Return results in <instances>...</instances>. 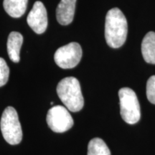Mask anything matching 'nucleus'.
I'll return each mask as SVG.
<instances>
[{"label":"nucleus","instance_id":"obj_6","mask_svg":"<svg viewBox=\"0 0 155 155\" xmlns=\"http://www.w3.org/2000/svg\"><path fill=\"white\" fill-rule=\"evenodd\" d=\"M82 55V48L80 45L77 42H71L56 50L54 60L61 68L71 69L80 63Z\"/></svg>","mask_w":155,"mask_h":155},{"label":"nucleus","instance_id":"obj_4","mask_svg":"<svg viewBox=\"0 0 155 155\" xmlns=\"http://www.w3.org/2000/svg\"><path fill=\"white\" fill-rule=\"evenodd\" d=\"M120 113L126 123L134 124L141 117L140 106L137 95L132 89L122 88L119 91Z\"/></svg>","mask_w":155,"mask_h":155},{"label":"nucleus","instance_id":"obj_9","mask_svg":"<svg viewBox=\"0 0 155 155\" xmlns=\"http://www.w3.org/2000/svg\"><path fill=\"white\" fill-rule=\"evenodd\" d=\"M23 42V37L19 32H12L7 40V53L10 60L14 63H18L20 60V49Z\"/></svg>","mask_w":155,"mask_h":155},{"label":"nucleus","instance_id":"obj_5","mask_svg":"<svg viewBox=\"0 0 155 155\" xmlns=\"http://www.w3.org/2000/svg\"><path fill=\"white\" fill-rule=\"evenodd\" d=\"M48 127L56 133H63L73 127V119L66 107L55 106L50 108L46 117Z\"/></svg>","mask_w":155,"mask_h":155},{"label":"nucleus","instance_id":"obj_13","mask_svg":"<svg viewBox=\"0 0 155 155\" xmlns=\"http://www.w3.org/2000/svg\"><path fill=\"white\" fill-rule=\"evenodd\" d=\"M9 68L2 58H0V87L4 86L9 80Z\"/></svg>","mask_w":155,"mask_h":155},{"label":"nucleus","instance_id":"obj_11","mask_svg":"<svg viewBox=\"0 0 155 155\" xmlns=\"http://www.w3.org/2000/svg\"><path fill=\"white\" fill-rule=\"evenodd\" d=\"M28 0H4L3 7L6 12L14 18H19L25 13Z\"/></svg>","mask_w":155,"mask_h":155},{"label":"nucleus","instance_id":"obj_3","mask_svg":"<svg viewBox=\"0 0 155 155\" xmlns=\"http://www.w3.org/2000/svg\"><path fill=\"white\" fill-rule=\"evenodd\" d=\"M0 128L4 139L11 145H16L22 139V130L16 110L12 106L5 109L1 121Z\"/></svg>","mask_w":155,"mask_h":155},{"label":"nucleus","instance_id":"obj_10","mask_svg":"<svg viewBox=\"0 0 155 155\" xmlns=\"http://www.w3.org/2000/svg\"><path fill=\"white\" fill-rule=\"evenodd\" d=\"M141 53L147 63L155 64V32H150L144 36L141 43Z\"/></svg>","mask_w":155,"mask_h":155},{"label":"nucleus","instance_id":"obj_2","mask_svg":"<svg viewBox=\"0 0 155 155\" xmlns=\"http://www.w3.org/2000/svg\"><path fill=\"white\" fill-rule=\"evenodd\" d=\"M57 94L69 111L78 112L84 106V98L81 92L80 83L75 77H67L62 79L58 84Z\"/></svg>","mask_w":155,"mask_h":155},{"label":"nucleus","instance_id":"obj_7","mask_svg":"<svg viewBox=\"0 0 155 155\" xmlns=\"http://www.w3.org/2000/svg\"><path fill=\"white\" fill-rule=\"evenodd\" d=\"M27 22L35 33L42 34L45 32L48 24V14L42 2L38 1L34 4L27 18Z\"/></svg>","mask_w":155,"mask_h":155},{"label":"nucleus","instance_id":"obj_14","mask_svg":"<svg viewBox=\"0 0 155 155\" xmlns=\"http://www.w3.org/2000/svg\"><path fill=\"white\" fill-rule=\"evenodd\" d=\"M147 96L152 104H155V75L150 77L147 81Z\"/></svg>","mask_w":155,"mask_h":155},{"label":"nucleus","instance_id":"obj_8","mask_svg":"<svg viewBox=\"0 0 155 155\" xmlns=\"http://www.w3.org/2000/svg\"><path fill=\"white\" fill-rule=\"evenodd\" d=\"M76 0H61L56 9V18L62 25H70L74 18Z\"/></svg>","mask_w":155,"mask_h":155},{"label":"nucleus","instance_id":"obj_12","mask_svg":"<svg viewBox=\"0 0 155 155\" xmlns=\"http://www.w3.org/2000/svg\"><path fill=\"white\" fill-rule=\"evenodd\" d=\"M87 155H111V152L103 139L94 138L88 143Z\"/></svg>","mask_w":155,"mask_h":155},{"label":"nucleus","instance_id":"obj_1","mask_svg":"<svg viewBox=\"0 0 155 155\" xmlns=\"http://www.w3.org/2000/svg\"><path fill=\"white\" fill-rule=\"evenodd\" d=\"M128 32L127 19L118 8L108 12L105 22L106 41L112 48L121 47L126 42Z\"/></svg>","mask_w":155,"mask_h":155}]
</instances>
